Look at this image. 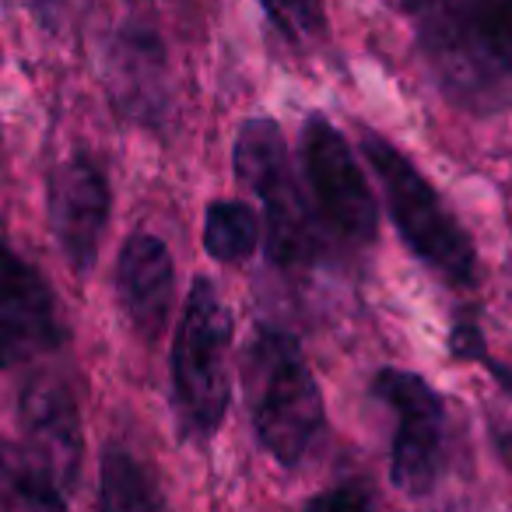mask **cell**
I'll return each mask as SVG.
<instances>
[{"mask_svg":"<svg viewBox=\"0 0 512 512\" xmlns=\"http://www.w3.org/2000/svg\"><path fill=\"white\" fill-rule=\"evenodd\" d=\"M302 165H306L316 211L327 221L330 232L348 246H372L379 225L372 186L341 130L320 113L309 116L302 127Z\"/></svg>","mask_w":512,"mask_h":512,"instance_id":"52a82bcc","label":"cell"},{"mask_svg":"<svg viewBox=\"0 0 512 512\" xmlns=\"http://www.w3.org/2000/svg\"><path fill=\"white\" fill-rule=\"evenodd\" d=\"M453 351L460 358H474L495 379V397L488 400V425H491V442H495L498 456L512 467V369L484 351V341L474 327H456L453 330Z\"/></svg>","mask_w":512,"mask_h":512,"instance_id":"9a60e30c","label":"cell"},{"mask_svg":"<svg viewBox=\"0 0 512 512\" xmlns=\"http://www.w3.org/2000/svg\"><path fill=\"white\" fill-rule=\"evenodd\" d=\"M109 92L123 116L144 127L165 123L172 106L169 64L158 36L144 25H127L109 46Z\"/></svg>","mask_w":512,"mask_h":512,"instance_id":"8fae6325","label":"cell"},{"mask_svg":"<svg viewBox=\"0 0 512 512\" xmlns=\"http://www.w3.org/2000/svg\"><path fill=\"white\" fill-rule=\"evenodd\" d=\"M432 78L460 109L477 116L512 102V78L491 43V0H404Z\"/></svg>","mask_w":512,"mask_h":512,"instance_id":"7a4b0ae2","label":"cell"},{"mask_svg":"<svg viewBox=\"0 0 512 512\" xmlns=\"http://www.w3.org/2000/svg\"><path fill=\"white\" fill-rule=\"evenodd\" d=\"M260 246V218L239 200H214L204 214V249L218 264H242Z\"/></svg>","mask_w":512,"mask_h":512,"instance_id":"5bb4252c","label":"cell"},{"mask_svg":"<svg viewBox=\"0 0 512 512\" xmlns=\"http://www.w3.org/2000/svg\"><path fill=\"white\" fill-rule=\"evenodd\" d=\"M491 43H495L498 64L512 78V0H491Z\"/></svg>","mask_w":512,"mask_h":512,"instance_id":"ac0fdd59","label":"cell"},{"mask_svg":"<svg viewBox=\"0 0 512 512\" xmlns=\"http://www.w3.org/2000/svg\"><path fill=\"white\" fill-rule=\"evenodd\" d=\"M18 414H22L25 446L39 456V463L50 470L53 481L67 491L78 481L81 453H85L74 393L57 376H32L22 390V400H18Z\"/></svg>","mask_w":512,"mask_h":512,"instance_id":"30bf717a","label":"cell"},{"mask_svg":"<svg viewBox=\"0 0 512 512\" xmlns=\"http://www.w3.org/2000/svg\"><path fill=\"white\" fill-rule=\"evenodd\" d=\"M60 4H64V0H36L39 18H43L46 25H53V22H57V15H60Z\"/></svg>","mask_w":512,"mask_h":512,"instance_id":"ffe728a7","label":"cell"},{"mask_svg":"<svg viewBox=\"0 0 512 512\" xmlns=\"http://www.w3.org/2000/svg\"><path fill=\"white\" fill-rule=\"evenodd\" d=\"M64 341L57 299L43 274L0 242V365L50 355Z\"/></svg>","mask_w":512,"mask_h":512,"instance_id":"ba28073f","label":"cell"},{"mask_svg":"<svg viewBox=\"0 0 512 512\" xmlns=\"http://www.w3.org/2000/svg\"><path fill=\"white\" fill-rule=\"evenodd\" d=\"M99 505L109 512L127 509H162L165 498L155 491L144 467L127 453V449H106L102 456V491Z\"/></svg>","mask_w":512,"mask_h":512,"instance_id":"2e32d148","label":"cell"},{"mask_svg":"<svg viewBox=\"0 0 512 512\" xmlns=\"http://www.w3.org/2000/svg\"><path fill=\"white\" fill-rule=\"evenodd\" d=\"M372 393L397 418L390 477L393 488L411 498L435 491L446 467V404L421 376L407 369H383L372 379Z\"/></svg>","mask_w":512,"mask_h":512,"instance_id":"8992f818","label":"cell"},{"mask_svg":"<svg viewBox=\"0 0 512 512\" xmlns=\"http://www.w3.org/2000/svg\"><path fill=\"white\" fill-rule=\"evenodd\" d=\"M271 25L292 43H313L323 32V4L320 0H260Z\"/></svg>","mask_w":512,"mask_h":512,"instance_id":"e0dca14e","label":"cell"},{"mask_svg":"<svg viewBox=\"0 0 512 512\" xmlns=\"http://www.w3.org/2000/svg\"><path fill=\"white\" fill-rule=\"evenodd\" d=\"M116 285L134 330L144 341H158L169 327L172 299H176V267L169 246L151 232H134L123 242Z\"/></svg>","mask_w":512,"mask_h":512,"instance_id":"7c38bea8","label":"cell"},{"mask_svg":"<svg viewBox=\"0 0 512 512\" xmlns=\"http://www.w3.org/2000/svg\"><path fill=\"white\" fill-rule=\"evenodd\" d=\"M106 221L109 186L99 165L81 155L60 165L50 176V225L78 274H88L99 260Z\"/></svg>","mask_w":512,"mask_h":512,"instance_id":"9c48e42d","label":"cell"},{"mask_svg":"<svg viewBox=\"0 0 512 512\" xmlns=\"http://www.w3.org/2000/svg\"><path fill=\"white\" fill-rule=\"evenodd\" d=\"M228 351H232V316L214 281L193 278L172 344L176 414L183 432L193 439H211L228 414L232 400Z\"/></svg>","mask_w":512,"mask_h":512,"instance_id":"3957f363","label":"cell"},{"mask_svg":"<svg viewBox=\"0 0 512 512\" xmlns=\"http://www.w3.org/2000/svg\"><path fill=\"white\" fill-rule=\"evenodd\" d=\"M0 502L11 509H64L67 491L29 446L0 439Z\"/></svg>","mask_w":512,"mask_h":512,"instance_id":"4fadbf2b","label":"cell"},{"mask_svg":"<svg viewBox=\"0 0 512 512\" xmlns=\"http://www.w3.org/2000/svg\"><path fill=\"white\" fill-rule=\"evenodd\" d=\"M372 505V495L362 491V484H341L334 491H323V495L309 498V509H327V512H362Z\"/></svg>","mask_w":512,"mask_h":512,"instance_id":"d6986e66","label":"cell"},{"mask_svg":"<svg viewBox=\"0 0 512 512\" xmlns=\"http://www.w3.org/2000/svg\"><path fill=\"white\" fill-rule=\"evenodd\" d=\"M256 439L281 467H299L323 432V397L292 334L253 327L239 358Z\"/></svg>","mask_w":512,"mask_h":512,"instance_id":"6da1fadb","label":"cell"},{"mask_svg":"<svg viewBox=\"0 0 512 512\" xmlns=\"http://www.w3.org/2000/svg\"><path fill=\"white\" fill-rule=\"evenodd\" d=\"M362 151L383 186L386 207L393 214L400 239L414 249L418 260H425L439 278L449 285L467 288L477 278V256L474 242L467 239L463 225L453 218L442 197L432 190L425 176L414 169L407 155H400L386 137L362 130Z\"/></svg>","mask_w":512,"mask_h":512,"instance_id":"277c9868","label":"cell"},{"mask_svg":"<svg viewBox=\"0 0 512 512\" xmlns=\"http://www.w3.org/2000/svg\"><path fill=\"white\" fill-rule=\"evenodd\" d=\"M232 165L242 183L264 200L267 249L281 267H309L320 256L313 211L292 176V158L281 127L271 116H249L235 134Z\"/></svg>","mask_w":512,"mask_h":512,"instance_id":"5b68a950","label":"cell"}]
</instances>
